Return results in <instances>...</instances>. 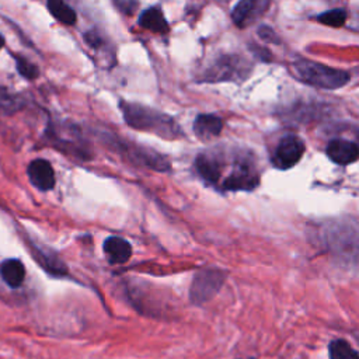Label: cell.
I'll use <instances>...</instances> for the list:
<instances>
[{
	"label": "cell",
	"mask_w": 359,
	"mask_h": 359,
	"mask_svg": "<svg viewBox=\"0 0 359 359\" xmlns=\"http://www.w3.org/2000/svg\"><path fill=\"white\" fill-rule=\"evenodd\" d=\"M269 6L271 0H240L231 11V20L238 28H245L259 20Z\"/></svg>",
	"instance_id": "obj_7"
},
{
	"label": "cell",
	"mask_w": 359,
	"mask_h": 359,
	"mask_svg": "<svg viewBox=\"0 0 359 359\" xmlns=\"http://www.w3.org/2000/svg\"><path fill=\"white\" fill-rule=\"evenodd\" d=\"M3 46H4V36L0 34V50H1Z\"/></svg>",
	"instance_id": "obj_24"
},
{
	"label": "cell",
	"mask_w": 359,
	"mask_h": 359,
	"mask_svg": "<svg viewBox=\"0 0 359 359\" xmlns=\"http://www.w3.org/2000/svg\"><path fill=\"white\" fill-rule=\"evenodd\" d=\"M119 108L125 122L136 130L150 132L170 140L178 139L184 135L178 123L167 114L128 101H119Z\"/></svg>",
	"instance_id": "obj_2"
},
{
	"label": "cell",
	"mask_w": 359,
	"mask_h": 359,
	"mask_svg": "<svg viewBox=\"0 0 359 359\" xmlns=\"http://www.w3.org/2000/svg\"><path fill=\"white\" fill-rule=\"evenodd\" d=\"M102 250H104L107 259L114 265L125 264L132 257L130 243L119 236L107 237L102 244Z\"/></svg>",
	"instance_id": "obj_10"
},
{
	"label": "cell",
	"mask_w": 359,
	"mask_h": 359,
	"mask_svg": "<svg viewBox=\"0 0 359 359\" xmlns=\"http://www.w3.org/2000/svg\"><path fill=\"white\" fill-rule=\"evenodd\" d=\"M114 6L123 14L132 15L137 10L139 0H112Z\"/></svg>",
	"instance_id": "obj_20"
},
{
	"label": "cell",
	"mask_w": 359,
	"mask_h": 359,
	"mask_svg": "<svg viewBox=\"0 0 359 359\" xmlns=\"http://www.w3.org/2000/svg\"><path fill=\"white\" fill-rule=\"evenodd\" d=\"M27 175L32 187L39 191H49L55 187L56 178L52 164L45 158H35L28 164Z\"/></svg>",
	"instance_id": "obj_8"
},
{
	"label": "cell",
	"mask_w": 359,
	"mask_h": 359,
	"mask_svg": "<svg viewBox=\"0 0 359 359\" xmlns=\"http://www.w3.org/2000/svg\"><path fill=\"white\" fill-rule=\"evenodd\" d=\"M247 359H255V358H247Z\"/></svg>",
	"instance_id": "obj_25"
},
{
	"label": "cell",
	"mask_w": 359,
	"mask_h": 359,
	"mask_svg": "<svg viewBox=\"0 0 359 359\" xmlns=\"http://www.w3.org/2000/svg\"><path fill=\"white\" fill-rule=\"evenodd\" d=\"M251 50H252V53L259 59V60H262V62H269L271 59H272V53L268 50V49H265V48H262V46H251Z\"/></svg>",
	"instance_id": "obj_23"
},
{
	"label": "cell",
	"mask_w": 359,
	"mask_h": 359,
	"mask_svg": "<svg viewBox=\"0 0 359 359\" xmlns=\"http://www.w3.org/2000/svg\"><path fill=\"white\" fill-rule=\"evenodd\" d=\"M25 107V100L0 86V115H13Z\"/></svg>",
	"instance_id": "obj_16"
},
{
	"label": "cell",
	"mask_w": 359,
	"mask_h": 359,
	"mask_svg": "<svg viewBox=\"0 0 359 359\" xmlns=\"http://www.w3.org/2000/svg\"><path fill=\"white\" fill-rule=\"evenodd\" d=\"M304 150V142L297 135H285L273 151L272 164L279 170H289L300 161Z\"/></svg>",
	"instance_id": "obj_6"
},
{
	"label": "cell",
	"mask_w": 359,
	"mask_h": 359,
	"mask_svg": "<svg viewBox=\"0 0 359 359\" xmlns=\"http://www.w3.org/2000/svg\"><path fill=\"white\" fill-rule=\"evenodd\" d=\"M316 20L328 27H342L346 21V11L344 8H334L324 11L316 17Z\"/></svg>",
	"instance_id": "obj_18"
},
{
	"label": "cell",
	"mask_w": 359,
	"mask_h": 359,
	"mask_svg": "<svg viewBox=\"0 0 359 359\" xmlns=\"http://www.w3.org/2000/svg\"><path fill=\"white\" fill-rule=\"evenodd\" d=\"M139 25L156 34H167L170 27L160 7H150L144 10L137 20Z\"/></svg>",
	"instance_id": "obj_14"
},
{
	"label": "cell",
	"mask_w": 359,
	"mask_h": 359,
	"mask_svg": "<svg viewBox=\"0 0 359 359\" xmlns=\"http://www.w3.org/2000/svg\"><path fill=\"white\" fill-rule=\"evenodd\" d=\"M292 69L300 81L323 90L341 88L351 79V74L345 70L334 69L331 66H325L323 63L307 59L296 60L292 65Z\"/></svg>",
	"instance_id": "obj_3"
},
{
	"label": "cell",
	"mask_w": 359,
	"mask_h": 359,
	"mask_svg": "<svg viewBox=\"0 0 359 359\" xmlns=\"http://www.w3.org/2000/svg\"><path fill=\"white\" fill-rule=\"evenodd\" d=\"M252 65L240 55H222L219 56L202 76V81H237L241 83L250 77Z\"/></svg>",
	"instance_id": "obj_4"
},
{
	"label": "cell",
	"mask_w": 359,
	"mask_h": 359,
	"mask_svg": "<svg viewBox=\"0 0 359 359\" xmlns=\"http://www.w3.org/2000/svg\"><path fill=\"white\" fill-rule=\"evenodd\" d=\"M31 250H32V255L34 258L38 261V264L49 273L55 275V276H65L66 275V266L63 265V262L57 258L56 254H53L52 251H46L42 247L31 243Z\"/></svg>",
	"instance_id": "obj_13"
},
{
	"label": "cell",
	"mask_w": 359,
	"mask_h": 359,
	"mask_svg": "<svg viewBox=\"0 0 359 359\" xmlns=\"http://www.w3.org/2000/svg\"><path fill=\"white\" fill-rule=\"evenodd\" d=\"M258 36L264 41V42H268V43H279V38L278 35L275 34V31L268 27V25H261L258 28Z\"/></svg>",
	"instance_id": "obj_22"
},
{
	"label": "cell",
	"mask_w": 359,
	"mask_h": 359,
	"mask_svg": "<svg viewBox=\"0 0 359 359\" xmlns=\"http://www.w3.org/2000/svg\"><path fill=\"white\" fill-rule=\"evenodd\" d=\"M222 1H229V0H222Z\"/></svg>",
	"instance_id": "obj_26"
},
{
	"label": "cell",
	"mask_w": 359,
	"mask_h": 359,
	"mask_svg": "<svg viewBox=\"0 0 359 359\" xmlns=\"http://www.w3.org/2000/svg\"><path fill=\"white\" fill-rule=\"evenodd\" d=\"M84 41L88 46L94 48V49H100L104 46V39L101 36L100 32H97L95 29H90L84 34Z\"/></svg>",
	"instance_id": "obj_21"
},
{
	"label": "cell",
	"mask_w": 359,
	"mask_h": 359,
	"mask_svg": "<svg viewBox=\"0 0 359 359\" xmlns=\"http://www.w3.org/2000/svg\"><path fill=\"white\" fill-rule=\"evenodd\" d=\"M14 60H15V69H17L18 74L22 76L24 79L35 80L39 76V69L36 67V65L29 62L27 57L21 56V55H15Z\"/></svg>",
	"instance_id": "obj_19"
},
{
	"label": "cell",
	"mask_w": 359,
	"mask_h": 359,
	"mask_svg": "<svg viewBox=\"0 0 359 359\" xmlns=\"http://www.w3.org/2000/svg\"><path fill=\"white\" fill-rule=\"evenodd\" d=\"M195 167L201 178L220 192L252 191L259 184L255 157L248 151L227 157L224 150H206L198 154Z\"/></svg>",
	"instance_id": "obj_1"
},
{
	"label": "cell",
	"mask_w": 359,
	"mask_h": 359,
	"mask_svg": "<svg viewBox=\"0 0 359 359\" xmlns=\"http://www.w3.org/2000/svg\"><path fill=\"white\" fill-rule=\"evenodd\" d=\"M49 13L62 24L73 25L77 21L76 11L65 0H46Z\"/></svg>",
	"instance_id": "obj_15"
},
{
	"label": "cell",
	"mask_w": 359,
	"mask_h": 359,
	"mask_svg": "<svg viewBox=\"0 0 359 359\" xmlns=\"http://www.w3.org/2000/svg\"><path fill=\"white\" fill-rule=\"evenodd\" d=\"M226 280V272L219 268H205L195 273L191 287L189 300L194 306H202L212 300L222 289Z\"/></svg>",
	"instance_id": "obj_5"
},
{
	"label": "cell",
	"mask_w": 359,
	"mask_h": 359,
	"mask_svg": "<svg viewBox=\"0 0 359 359\" xmlns=\"http://www.w3.org/2000/svg\"><path fill=\"white\" fill-rule=\"evenodd\" d=\"M330 359H359L358 351L345 339H334L328 345Z\"/></svg>",
	"instance_id": "obj_17"
},
{
	"label": "cell",
	"mask_w": 359,
	"mask_h": 359,
	"mask_svg": "<svg viewBox=\"0 0 359 359\" xmlns=\"http://www.w3.org/2000/svg\"><path fill=\"white\" fill-rule=\"evenodd\" d=\"M0 276L8 287L17 289L25 280V266L17 258H7L0 264Z\"/></svg>",
	"instance_id": "obj_12"
},
{
	"label": "cell",
	"mask_w": 359,
	"mask_h": 359,
	"mask_svg": "<svg viewBox=\"0 0 359 359\" xmlns=\"http://www.w3.org/2000/svg\"><path fill=\"white\" fill-rule=\"evenodd\" d=\"M223 121L213 114H199L194 121V133L201 140H209L220 135Z\"/></svg>",
	"instance_id": "obj_11"
},
{
	"label": "cell",
	"mask_w": 359,
	"mask_h": 359,
	"mask_svg": "<svg viewBox=\"0 0 359 359\" xmlns=\"http://www.w3.org/2000/svg\"><path fill=\"white\" fill-rule=\"evenodd\" d=\"M325 153L331 161L339 165H348L358 160L359 149L355 142L346 139H332L328 142Z\"/></svg>",
	"instance_id": "obj_9"
}]
</instances>
